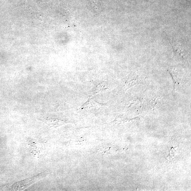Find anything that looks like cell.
<instances>
[{
    "label": "cell",
    "mask_w": 191,
    "mask_h": 191,
    "mask_svg": "<svg viewBox=\"0 0 191 191\" xmlns=\"http://www.w3.org/2000/svg\"><path fill=\"white\" fill-rule=\"evenodd\" d=\"M47 173L45 172L37 175L33 177L27 178L20 181L16 182L12 185V189L13 190H22L34 183L39 181L46 175Z\"/></svg>",
    "instance_id": "6da1fadb"
},
{
    "label": "cell",
    "mask_w": 191,
    "mask_h": 191,
    "mask_svg": "<svg viewBox=\"0 0 191 191\" xmlns=\"http://www.w3.org/2000/svg\"><path fill=\"white\" fill-rule=\"evenodd\" d=\"M130 79L128 83L127 87L128 88L133 87L134 85L138 84L140 82V78L138 75H132L131 76Z\"/></svg>",
    "instance_id": "7a4b0ae2"
}]
</instances>
